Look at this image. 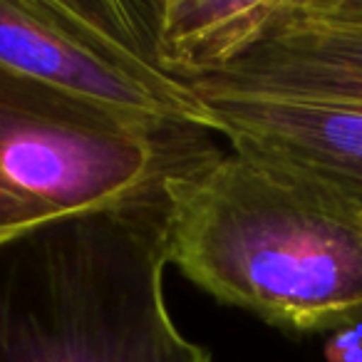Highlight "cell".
<instances>
[{
    "label": "cell",
    "instance_id": "6da1fadb",
    "mask_svg": "<svg viewBox=\"0 0 362 362\" xmlns=\"http://www.w3.org/2000/svg\"><path fill=\"white\" fill-rule=\"evenodd\" d=\"M166 197L169 263L218 303L296 335L362 325V218L310 181L228 149Z\"/></svg>",
    "mask_w": 362,
    "mask_h": 362
},
{
    "label": "cell",
    "instance_id": "7a4b0ae2",
    "mask_svg": "<svg viewBox=\"0 0 362 362\" xmlns=\"http://www.w3.org/2000/svg\"><path fill=\"white\" fill-rule=\"evenodd\" d=\"M166 221L161 194L0 246V362H214L166 308Z\"/></svg>",
    "mask_w": 362,
    "mask_h": 362
},
{
    "label": "cell",
    "instance_id": "3957f363",
    "mask_svg": "<svg viewBox=\"0 0 362 362\" xmlns=\"http://www.w3.org/2000/svg\"><path fill=\"white\" fill-rule=\"evenodd\" d=\"M192 90L231 149L362 218V13L350 0H273L256 40Z\"/></svg>",
    "mask_w": 362,
    "mask_h": 362
},
{
    "label": "cell",
    "instance_id": "277c9868",
    "mask_svg": "<svg viewBox=\"0 0 362 362\" xmlns=\"http://www.w3.org/2000/svg\"><path fill=\"white\" fill-rule=\"evenodd\" d=\"M197 124H156L0 67V246L62 218L161 197L226 149Z\"/></svg>",
    "mask_w": 362,
    "mask_h": 362
},
{
    "label": "cell",
    "instance_id": "5b68a950",
    "mask_svg": "<svg viewBox=\"0 0 362 362\" xmlns=\"http://www.w3.org/2000/svg\"><path fill=\"white\" fill-rule=\"evenodd\" d=\"M0 67L117 115L214 129L202 97L139 47L132 0H0Z\"/></svg>",
    "mask_w": 362,
    "mask_h": 362
},
{
    "label": "cell",
    "instance_id": "8992f818",
    "mask_svg": "<svg viewBox=\"0 0 362 362\" xmlns=\"http://www.w3.org/2000/svg\"><path fill=\"white\" fill-rule=\"evenodd\" d=\"M273 0H141L146 55L181 85L231 65L263 30Z\"/></svg>",
    "mask_w": 362,
    "mask_h": 362
},
{
    "label": "cell",
    "instance_id": "52a82bcc",
    "mask_svg": "<svg viewBox=\"0 0 362 362\" xmlns=\"http://www.w3.org/2000/svg\"><path fill=\"white\" fill-rule=\"evenodd\" d=\"M350 3H352V8H355V11L362 13V0H350Z\"/></svg>",
    "mask_w": 362,
    "mask_h": 362
}]
</instances>
